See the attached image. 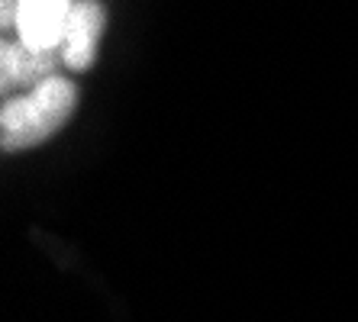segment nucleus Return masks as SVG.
I'll list each match as a JSON object with an SVG mask.
<instances>
[{
    "mask_svg": "<svg viewBox=\"0 0 358 322\" xmlns=\"http://www.w3.org/2000/svg\"><path fill=\"white\" fill-rule=\"evenodd\" d=\"M78 107L75 84L65 78H49L23 97L3 103L0 113V145L3 152H23L52 139Z\"/></svg>",
    "mask_w": 358,
    "mask_h": 322,
    "instance_id": "obj_1",
    "label": "nucleus"
},
{
    "mask_svg": "<svg viewBox=\"0 0 358 322\" xmlns=\"http://www.w3.org/2000/svg\"><path fill=\"white\" fill-rule=\"evenodd\" d=\"M71 10V0H17V29L23 45L52 52L65 42Z\"/></svg>",
    "mask_w": 358,
    "mask_h": 322,
    "instance_id": "obj_2",
    "label": "nucleus"
},
{
    "mask_svg": "<svg viewBox=\"0 0 358 322\" xmlns=\"http://www.w3.org/2000/svg\"><path fill=\"white\" fill-rule=\"evenodd\" d=\"M103 23H107V13L97 0H81L71 10V20H68L65 29V65L84 71V68L94 65L97 58V45L100 36H103Z\"/></svg>",
    "mask_w": 358,
    "mask_h": 322,
    "instance_id": "obj_3",
    "label": "nucleus"
},
{
    "mask_svg": "<svg viewBox=\"0 0 358 322\" xmlns=\"http://www.w3.org/2000/svg\"><path fill=\"white\" fill-rule=\"evenodd\" d=\"M55 68V55L52 52H39L29 49V45H17V42H3V52H0V84L3 91H13V87H26V84H45Z\"/></svg>",
    "mask_w": 358,
    "mask_h": 322,
    "instance_id": "obj_4",
    "label": "nucleus"
}]
</instances>
